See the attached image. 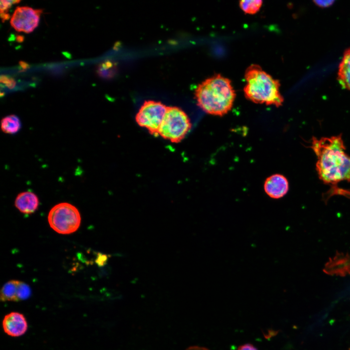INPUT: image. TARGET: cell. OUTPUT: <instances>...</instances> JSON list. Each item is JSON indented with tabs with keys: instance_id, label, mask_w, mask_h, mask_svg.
<instances>
[{
	"instance_id": "5b68a950",
	"label": "cell",
	"mask_w": 350,
	"mask_h": 350,
	"mask_svg": "<svg viewBox=\"0 0 350 350\" xmlns=\"http://www.w3.org/2000/svg\"><path fill=\"white\" fill-rule=\"evenodd\" d=\"M48 221L56 232L67 234L77 230L80 225L81 216L75 206L68 203H61L51 210Z\"/></svg>"
},
{
	"instance_id": "7a4b0ae2",
	"label": "cell",
	"mask_w": 350,
	"mask_h": 350,
	"mask_svg": "<svg viewBox=\"0 0 350 350\" xmlns=\"http://www.w3.org/2000/svg\"><path fill=\"white\" fill-rule=\"evenodd\" d=\"M194 96L198 105L205 112L222 116L231 109L236 93L229 79L216 74L197 86Z\"/></svg>"
},
{
	"instance_id": "ba28073f",
	"label": "cell",
	"mask_w": 350,
	"mask_h": 350,
	"mask_svg": "<svg viewBox=\"0 0 350 350\" xmlns=\"http://www.w3.org/2000/svg\"><path fill=\"white\" fill-rule=\"evenodd\" d=\"M31 294L29 286L19 280H12L4 284L0 290L1 301H19L28 298Z\"/></svg>"
},
{
	"instance_id": "8992f818",
	"label": "cell",
	"mask_w": 350,
	"mask_h": 350,
	"mask_svg": "<svg viewBox=\"0 0 350 350\" xmlns=\"http://www.w3.org/2000/svg\"><path fill=\"white\" fill-rule=\"evenodd\" d=\"M168 107L159 101H145L136 114V122L151 134L157 136Z\"/></svg>"
},
{
	"instance_id": "277c9868",
	"label": "cell",
	"mask_w": 350,
	"mask_h": 350,
	"mask_svg": "<svg viewBox=\"0 0 350 350\" xmlns=\"http://www.w3.org/2000/svg\"><path fill=\"white\" fill-rule=\"evenodd\" d=\"M191 127L190 120L183 110L176 106H168L158 135L172 142L177 143L184 138Z\"/></svg>"
},
{
	"instance_id": "5bb4252c",
	"label": "cell",
	"mask_w": 350,
	"mask_h": 350,
	"mask_svg": "<svg viewBox=\"0 0 350 350\" xmlns=\"http://www.w3.org/2000/svg\"><path fill=\"white\" fill-rule=\"evenodd\" d=\"M21 127L20 119L15 115L7 116L1 120V128L5 133L15 134L19 131Z\"/></svg>"
},
{
	"instance_id": "ffe728a7",
	"label": "cell",
	"mask_w": 350,
	"mask_h": 350,
	"mask_svg": "<svg viewBox=\"0 0 350 350\" xmlns=\"http://www.w3.org/2000/svg\"><path fill=\"white\" fill-rule=\"evenodd\" d=\"M185 350H210L209 349L200 346H193L188 348Z\"/></svg>"
},
{
	"instance_id": "9a60e30c",
	"label": "cell",
	"mask_w": 350,
	"mask_h": 350,
	"mask_svg": "<svg viewBox=\"0 0 350 350\" xmlns=\"http://www.w3.org/2000/svg\"><path fill=\"white\" fill-rule=\"evenodd\" d=\"M262 4L261 0H243L239 1V6L245 13L254 14L260 9Z\"/></svg>"
},
{
	"instance_id": "603a6c76",
	"label": "cell",
	"mask_w": 350,
	"mask_h": 350,
	"mask_svg": "<svg viewBox=\"0 0 350 350\" xmlns=\"http://www.w3.org/2000/svg\"><path fill=\"white\" fill-rule=\"evenodd\" d=\"M0 17L1 18L2 21L3 22L5 20H8L10 18V16L7 13H0Z\"/></svg>"
},
{
	"instance_id": "30bf717a",
	"label": "cell",
	"mask_w": 350,
	"mask_h": 350,
	"mask_svg": "<svg viewBox=\"0 0 350 350\" xmlns=\"http://www.w3.org/2000/svg\"><path fill=\"white\" fill-rule=\"evenodd\" d=\"M263 187L265 193L269 197L278 199L283 197L287 193L289 183L283 175L275 174L265 180Z\"/></svg>"
},
{
	"instance_id": "2e32d148",
	"label": "cell",
	"mask_w": 350,
	"mask_h": 350,
	"mask_svg": "<svg viewBox=\"0 0 350 350\" xmlns=\"http://www.w3.org/2000/svg\"><path fill=\"white\" fill-rule=\"evenodd\" d=\"M13 4L12 0H0V13H7L8 9Z\"/></svg>"
},
{
	"instance_id": "9c48e42d",
	"label": "cell",
	"mask_w": 350,
	"mask_h": 350,
	"mask_svg": "<svg viewBox=\"0 0 350 350\" xmlns=\"http://www.w3.org/2000/svg\"><path fill=\"white\" fill-rule=\"evenodd\" d=\"M4 332L13 337L24 334L28 328V323L25 316L18 312H12L6 315L2 321Z\"/></svg>"
},
{
	"instance_id": "44dd1931",
	"label": "cell",
	"mask_w": 350,
	"mask_h": 350,
	"mask_svg": "<svg viewBox=\"0 0 350 350\" xmlns=\"http://www.w3.org/2000/svg\"><path fill=\"white\" fill-rule=\"evenodd\" d=\"M10 78L7 76L1 75L0 77V81L1 83L6 85L9 81Z\"/></svg>"
},
{
	"instance_id": "52a82bcc",
	"label": "cell",
	"mask_w": 350,
	"mask_h": 350,
	"mask_svg": "<svg viewBox=\"0 0 350 350\" xmlns=\"http://www.w3.org/2000/svg\"><path fill=\"white\" fill-rule=\"evenodd\" d=\"M42 12L41 9L18 7L11 17V25L18 32L31 33L38 26Z\"/></svg>"
},
{
	"instance_id": "6da1fadb",
	"label": "cell",
	"mask_w": 350,
	"mask_h": 350,
	"mask_svg": "<svg viewBox=\"0 0 350 350\" xmlns=\"http://www.w3.org/2000/svg\"><path fill=\"white\" fill-rule=\"evenodd\" d=\"M311 148L317 158V172L324 183L335 185L341 181L350 182V156L345 152L341 135L313 137Z\"/></svg>"
},
{
	"instance_id": "4fadbf2b",
	"label": "cell",
	"mask_w": 350,
	"mask_h": 350,
	"mask_svg": "<svg viewBox=\"0 0 350 350\" xmlns=\"http://www.w3.org/2000/svg\"><path fill=\"white\" fill-rule=\"evenodd\" d=\"M338 78L341 86L350 90V49L344 54L339 67Z\"/></svg>"
},
{
	"instance_id": "8fae6325",
	"label": "cell",
	"mask_w": 350,
	"mask_h": 350,
	"mask_svg": "<svg viewBox=\"0 0 350 350\" xmlns=\"http://www.w3.org/2000/svg\"><path fill=\"white\" fill-rule=\"evenodd\" d=\"M324 271L328 274L341 276L350 274V256L348 254L337 253L330 259L325 265Z\"/></svg>"
},
{
	"instance_id": "d6986e66",
	"label": "cell",
	"mask_w": 350,
	"mask_h": 350,
	"mask_svg": "<svg viewBox=\"0 0 350 350\" xmlns=\"http://www.w3.org/2000/svg\"><path fill=\"white\" fill-rule=\"evenodd\" d=\"M16 84L15 80L13 78H10L5 86L9 89H13L15 87Z\"/></svg>"
},
{
	"instance_id": "3957f363",
	"label": "cell",
	"mask_w": 350,
	"mask_h": 350,
	"mask_svg": "<svg viewBox=\"0 0 350 350\" xmlns=\"http://www.w3.org/2000/svg\"><path fill=\"white\" fill-rule=\"evenodd\" d=\"M246 84L244 88L245 97L256 104H264L279 107L284 99L280 88V81L263 70L258 65L252 64L245 73Z\"/></svg>"
},
{
	"instance_id": "7c38bea8",
	"label": "cell",
	"mask_w": 350,
	"mask_h": 350,
	"mask_svg": "<svg viewBox=\"0 0 350 350\" xmlns=\"http://www.w3.org/2000/svg\"><path fill=\"white\" fill-rule=\"evenodd\" d=\"M39 200L35 194L31 192H24L20 193L17 196L15 205L21 212L31 214L37 209Z\"/></svg>"
},
{
	"instance_id": "7402d4cb",
	"label": "cell",
	"mask_w": 350,
	"mask_h": 350,
	"mask_svg": "<svg viewBox=\"0 0 350 350\" xmlns=\"http://www.w3.org/2000/svg\"><path fill=\"white\" fill-rule=\"evenodd\" d=\"M19 64L23 70H26L30 68V65L27 63L23 61H20Z\"/></svg>"
},
{
	"instance_id": "e0dca14e",
	"label": "cell",
	"mask_w": 350,
	"mask_h": 350,
	"mask_svg": "<svg viewBox=\"0 0 350 350\" xmlns=\"http://www.w3.org/2000/svg\"><path fill=\"white\" fill-rule=\"evenodd\" d=\"M315 4L321 7H327L331 6L334 2V0H314Z\"/></svg>"
},
{
	"instance_id": "cb8c5ba5",
	"label": "cell",
	"mask_w": 350,
	"mask_h": 350,
	"mask_svg": "<svg viewBox=\"0 0 350 350\" xmlns=\"http://www.w3.org/2000/svg\"><path fill=\"white\" fill-rule=\"evenodd\" d=\"M16 41L19 43H21L24 41V36L21 35H17L16 36Z\"/></svg>"
},
{
	"instance_id": "ac0fdd59",
	"label": "cell",
	"mask_w": 350,
	"mask_h": 350,
	"mask_svg": "<svg viewBox=\"0 0 350 350\" xmlns=\"http://www.w3.org/2000/svg\"><path fill=\"white\" fill-rule=\"evenodd\" d=\"M237 350H258L253 345L247 343L240 346Z\"/></svg>"
}]
</instances>
